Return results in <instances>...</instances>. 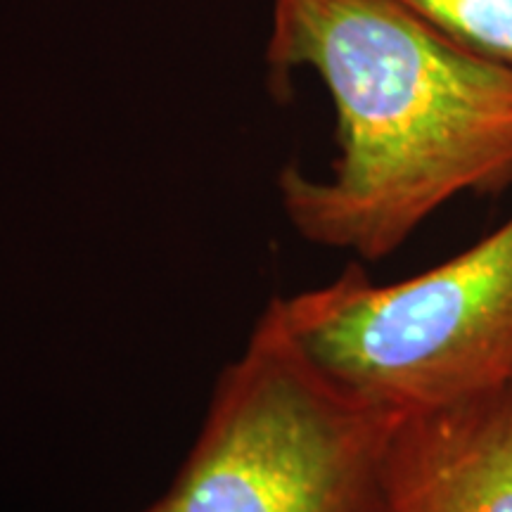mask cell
Returning <instances> with one entry per match:
<instances>
[{"instance_id": "cell-1", "label": "cell", "mask_w": 512, "mask_h": 512, "mask_svg": "<svg viewBox=\"0 0 512 512\" xmlns=\"http://www.w3.org/2000/svg\"><path fill=\"white\" fill-rule=\"evenodd\" d=\"M266 60L313 72L337 119L328 176H278L304 240L380 261L460 195L512 185V72L394 0H273Z\"/></svg>"}, {"instance_id": "cell-2", "label": "cell", "mask_w": 512, "mask_h": 512, "mask_svg": "<svg viewBox=\"0 0 512 512\" xmlns=\"http://www.w3.org/2000/svg\"><path fill=\"white\" fill-rule=\"evenodd\" d=\"M394 425L306 354L273 299L221 370L174 482L140 512H387Z\"/></svg>"}, {"instance_id": "cell-3", "label": "cell", "mask_w": 512, "mask_h": 512, "mask_svg": "<svg viewBox=\"0 0 512 512\" xmlns=\"http://www.w3.org/2000/svg\"><path fill=\"white\" fill-rule=\"evenodd\" d=\"M325 373L394 418L512 384V216L444 264L392 285L351 264L275 297Z\"/></svg>"}, {"instance_id": "cell-4", "label": "cell", "mask_w": 512, "mask_h": 512, "mask_svg": "<svg viewBox=\"0 0 512 512\" xmlns=\"http://www.w3.org/2000/svg\"><path fill=\"white\" fill-rule=\"evenodd\" d=\"M387 512H512V384L396 418Z\"/></svg>"}, {"instance_id": "cell-5", "label": "cell", "mask_w": 512, "mask_h": 512, "mask_svg": "<svg viewBox=\"0 0 512 512\" xmlns=\"http://www.w3.org/2000/svg\"><path fill=\"white\" fill-rule=\"evenodd\" d=\"M470 53L512 72V0H394Z\"/></svg>"}]
</instances>
